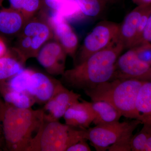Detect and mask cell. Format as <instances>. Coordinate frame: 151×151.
Instances as JSON below:
<instances>
[{"label": "cell", "instance_id": "obj_1", "mask_svg": "<svg viewBox=\"0 0 151 151\" xmlns=\"http://www.w3.org/2000/svg\"><path fill=\"white\" fill-rule=\"evenodd\" d=\"M124 49L119 40L73 68L65 70L61 75V81L69 87L85 91L113 80L115 63Z\"/></svg>", "mask_w": 151, "mask_h": 151}, {"label": "cell", "instance_id": "obj_2", "mask_svg": "<svg viewBox=\"0 0 151 151\" xmlns=\"http://www.w3.org/2000/svg\"><path fill=\"white\" fill-rule=\"evenodd\" d=\"M43 120L42 109L17 108L0 96V121L6 150L26 151Z\"/></svg>", "mask_w": 151, "mask_h": 151}, {"label": "cell", "instance_id": "obj_3", "mask_svg": "<svg viewBox=\"0 0 151 151\" xmlns=\"http://www.w3.org/2000/svg\"><path fill=\"white\" fill-rule=\"evenodd\" d=\"M144 82L135 79H115L84 92L92 101L108 102L122 116L140 121L136 103L139 90Z\"/></svg>", "mask_w": 151, "mask_h": 151}, {"label": "cell", "instance_id": "obj_4", "mask_svg": "<svg viewBox=\"0 0 151 151\" xmlns=\"http://www.w3.org/2000/svg\"><path fill=\"white\" fill-rule=\"evenodd\" d=\"M85 136V129L43 119L26 151H66L74 143L86 140Z\"/></svg>", "mask_w": 151, "mask_h": 151}, {"label": "cell", "instance_id": "obj_5", "mask_svg": "<svg viewBox=\"0 0 151 151\" xmlns=\"http://www.w3.org/2000/svg\"><path fill=\"white\" fill-rule=\"evenodd\" d=\"M142 124L137 119L130 122H117L110 124L97 125L93 128L85 129V139L91 142L96 151H104L120 140L133 132L140 125Z\"/></svg>", "mask_w": 151, "mask_h": 151}, {"label": "cell", "instance_id": "obj_6", "mask_svg": "<svg viewBox=\"0 0 151 151\" xmlns=\"http://www.w3.org/2000/svg\"><path fill=\"white\" fill-rule=\"evenodd\" d=\"M120 24L103 21L97 24L86 36L74 60L76 64L86 60L92 55L108 48L119 40Z\"/></svg>", "mask_w": 151, "mask_h": 151}, {"label": "cell", "instance_id": "obj_7", "mask_svg": "<svg viewBox=\"0 0 151 151\" xmlns=\"http://www.w3.org/2000/svg\"><path fill=\"white\" fill-rule=\"evenodd\" d=\"M128 50L119 57L115 63L113 79H135L147 81L151 66L139 59L133 48Z\"/></svg>", "mask_w": 151, "mask_h": 151}, {"label": "cell", "instance_id": "obj_8", "mask_svg": "<svg viewBox=\"0 0 151 151\" xmlns=\"http://www.w3.org/2000/svg\"><path fill=\"white\" fill-rule=\"evenodd\" d=\"M67 55L58 41L49 40L41 48L36 58L49 74L62 75L65 71Z\"/></svg>", "mask_w": 151, "mask_h": 151}, {"label": "cell", "instance_id": "obj_9", "mask_svg": "<svg viewBox=\"0 0 151 151\" xmlns=\"http://www.w3.org/2000/svg\"><path fill=\"white\" fill-rule=\"evenodd\" d=\"M62 84L61 81L50 76L33 70L27 92L34 99L36 103L45 104L53 97Z\"/></svg>", "mask_w": 151, "mask_h": 151}, {"label": "cell", "instance_id": "obj_10", "mask_svg": "<svg viewBox=\"0 0 151 151\" xmlns=\"http://www.w3.org/2000/svg\"><path fill=\"white\" fill-rule=\"evenodd\" d=\"M81 95L61 85L58 91L45 104L42 110L43 119L47 121H58L68 109L79 101Z\"/></svg>", "mask_w": 151, "mask_h": 151}, {"label": "cell", "instance_id": "obj_11", "mask_svg": "<svg viewBox=\"0 0 151 151\" xmlns=\"http://www.w3.org/2000/svg\"><path fill=\"white\" fill-rule=\"evenodd\" d=\"M54 37L64 49L67 55L74 59L78 48V41L67 19L56 12L47 18Z\"/></svg>", "mask_w": 151, "mask_h": 151}, {"label": "cell", "instance_id": "obj_12", "mask_svg": "<svg viewBox=\"0 0 151 151\" xmlns=\"http://www.w3.org/2000/svg\"><path fill=\"white\" fill-rule=\"evenodd\" d=\"M21 34L31 38L33 58H36L39 51L45 44L54 37L47 19L32 17L28 20Z\"/></svg>", "mask_w": 151, "mask_h": 151}, {"label": "cell", "instance_id": "obj_13", "mask_svg": "<svg viewBox=\"0 0 151 151\" xmlns=\"http://www.w3.org/2000/svg\"><path fill=\"white\" fill-rule=\"evenodd\" d=\"M65 124L75 128L85 130L93 123L95 115L91 102L82 100L71 105L63 116Z\"/></svg>", "mask_w": 151, "mask_h": 151}, {"label": "cell", "instance_id": "obj_14", "mask_svg": "<svg viewBox=\"0 0 151 151\" xmlns=\"http://www.w3.org/2000/svg\"><path fill=\"white\" fill-rule=\"evenodd\" d=\"M27 19L21 13L14 9H0V37H17L21 33Z\"/></svg>", "mask_w": 151, "mask_h": 151}, {"label": "cell", "instance_id": "obj_15", "mask_svg": "<svg viewBox=\"0 0 151 151\" xmlns=\"http://www.w3.org/2000/svg\"><path fill=\"white\" fill-rule=\"evenodd\" d=\"M147 6H137L127 14L122 24H120L119 40L125 49H129L134 46L140 19Z\"/></svg>", "mask_w": 151, "mask_h": 151}, {"label": "cell", "instance_id": "obj_16", "mask_svg": "<svg viewBox=\"0 0 151 151\" xmlns=\"http://www.w3.org/2000/svg\"><path fill=\"white\" fill-rule=\"evenodd\" d=\"M95 118L93 123L95 126L119 122L122 116L110 103L104 101L91 102Z\"/></svg>", "mask_w": 151, "mask_h": 151}, {"label": "cell", "instance_id": "obj_17", "mask_svg": "<svg viewBox=\"0 0 151 151\" xmlns=\"http://www.w3.org/2000/svg\"><path fill=\"white\" fill-rule=\"evenodd\" d=\"M0 96L6 103L18 108H32L36 103L28 93L10 89L5 82L0 84Z\"/></svg>", "mask_w": 151, "mask_h": 151}, {"label": "cell", "instance_id": "obj_18", "mask_svg": "<svg viewBox=\"0 0 151 151\" xmlns=\"http://www.w3.org/2000/svg\"><path fill=\"white\" fill-rule=\"evenodd\" d=\"M136 109L143 123L151 124V81H144L137 97Z\"/></svg>", "mask_w": 151, "mask_h": 151}, {"label": "cell", "instance_id": "obj_19", "mask_svg": "<svg viewBox=\"0 0 151 151\" xmlns=\"http://www.w3.org/2000/svg\"><path fill=\"white\" fill-rule=\"evenodd\" d=\"M44 6L56 12L66 19L82 14L75 0H43Z\"/></svg>", "mask_w": 151, "mask_h": 151}, {"label": "cell", "instance_id": "obj_20", "mask_svg": "<svg viewBox=\"0 0 151 151\" xmlns=\"http://www.w3.org/2000/svg\"><path fill=\"white\" fill-rule=\"evenodd\" d=\"M24 64L17 57L9 52L0 58V84L16 75L24 68Z\"/></svg>", "mask_w": 151, "mask_h": 151}, {"label": "cell", "instance_id": "obj_21", "mask_svg": "<svg viewBox=\"0 0 151 151\" xmlns=\"http://www.w3.org/2000/svg\"><path fill=\"white\" fill-rule=\"evenodd\" d=\"M8 7L19 11L28 20L34 17L43 6V0H8Z\"/></svg>", "mask_w": 151, "mask_h": 151}, {"label": "cell", "instance_id": "obj_22", "mask_svg": "<svg viewBox=\"0 0 151 151\" xmlns=\"http://www.w3.org/2000/svg\"><path fill=\"white\" fill-rule=\"evenodd\" d=\"M82 14L95 17L103 12L108 4L107 0H75Z\"/></svg>", "mask_w": 151, "mask_h": 151}, {"label": "cell", "instance_id": "obj_23", "mask_svg": "<svg viewBox=\"0 0 151 151\" xmlns=\"http://www.w3.org/2000/svg\"><path fill=\"white\" fill-rule=\"evenodd\" d=\"M33 71L32 69L24 68L7 81H5V83L12 90L27 92L29 81Z\"/></svg>", "mask_w": 151, "mask_h": 151}, {"label": "cell", "instance_id": "obj_24", "mask_svg": "<svg viewBox=\"0 0 151 151\" xmlns=\"http://www.w3.org/2000/svg\"><path fill=\"white\" fill-rule=\"evenodd\" d=\"M143 124L142 128L140 131L133 135L131 139V151H145L146 145L151 133V124Z\"/></svg>", "mask_w": 151, "mask_h": 151}, {"label": "cell", "instance_id": "obj_25", "mask_svg": "<svg viewBox=\"0 0 151 151\" xmlns=\"http://www.w3.org/2000/svg\"><path fill=\"white\" fill-rule=\"evenodd\" d=\"M139 59L151 66V44L143 43L132 47Z\"/></svg>", "mask_w": 151, "mask_h": 151}, {"label": "cell", "instance_id": "obj_26", "mask_svg": "<svg viewBox=\"0 0 151 151\" xmlns=\"http://www.w3.org/2000/svg\"><path fill=\"white\" fill-rule=\"evenodd\" d=\"M134 135H129L108 147L109 151H131V139Z\"/></svg>", "mask_w": 151, "mask_h": 151}, {"label": "cell", "instance_id": "obj_27", "mask_svg": "<svg viewBox=\"0 0 151 151\" xmlns=\"http://www.w3.org/2000/svg\"><path fill=\"white\" fill-rule=\"evenodd\" d=\"M91 148L86 143V140L83 139L74 143L69 147L66 151H90Z\"/></svg>", "mask_w": 151, "mask_h": 151}, {"label": "cell", "instance_id": "obj_28", "mask_svg": "<svg viewBox=\"0 0 151 151\" xmlns=\"http://www.w3.org/2000/svg\"><path fill=\"white\" fill-rule=\"evenodd\" d=\"M143 43L151 44V14L149 17L145 28L143 33L142 40L141 44Z\"/></svg>", "mask_w": 151, "mask_h": 151}, {"label": "cell", "instance_id": "obj_29", "mask_svg": "<svg viewBox=\"0 0 151 151\" xmlns=\"http://www.w3.org/2000/svg\"><path fill=\"white\" fill-rule=\"evenodd\" d=\"M8 52V51L5 42L3 38L0 37V58L5 56Z\"/></svg>", "mask_w": 151, "mask_h": 151}, {"label": "cell", "instance_id": "obj_30", "mask_svg": "<svg viewBox=\"0 0 151 151\" xmlns=\"http://www.w3.org/2000/svg\"><path fill=\"white\" fill-rule=\"evenodd\" d=\"M137 6H145L151 4V0H132Z\"/></svg>", "mask_w": 151, "mask_h": 151}, {"label": "cell", "instance_id": "obj_31", "mask_svg": "<svg viewBox=\"0 0 151 151\" xmlns=\"http://www.w3.org/2000/svg\"><path fill=\"white\" fill-rule=\"evenodd\" d=\"M5 150V142L3 135L2 128L0 121V151Z\"/></svg>", "mask_w": 151, "mask_h": 151}, {"label": "cell", "instance_id": "obj_32", "mask_svg": "<svg viewBox=\"0 0 151 151\" xmlns=\"http://www.w3.org/2000/svg\"><path fill=\"white\" fill-rule=\"evenodd\" d=\"M119 0H107L108 4L109 3H114L118 1Z\"/></svg>", "mask_w": 151, "mask_h": 151}, {"label": "cell", "instance_id": "obj_33", "mask_svg": "<svg viewBox=\"0 0 151 151\" xmlns=\"http://www.w3.org/2000/svg\"><path fill=\"white\" fill-rule=\"evenodd\" d=\"M151 81V70L150 74H149L148 77L147 78V81Z\"/></svg>", "mask_w": 151, "mask_h": 151}]
</instances>
